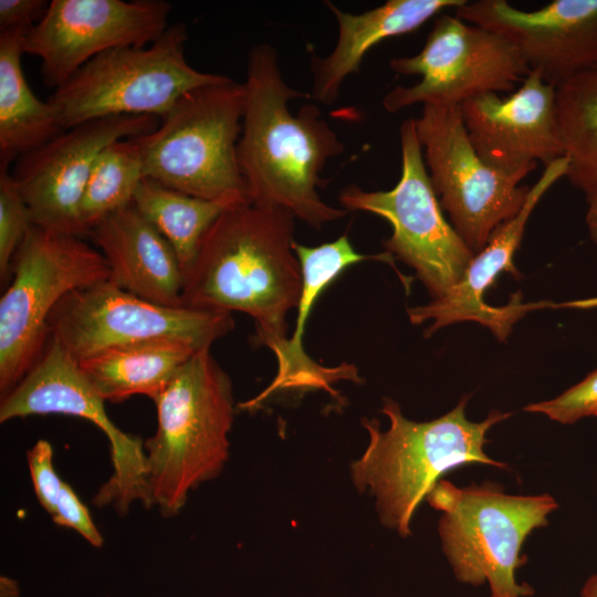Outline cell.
<instances>
[{
    "instance_id": "obj_1",
    "label": "cell",
    "mask_w": 597,
    "mask_h": 597,
    "mask_svg": "<svg viewBox=\"0 0 597 597\" xmlns=\"http://www.w3.org/2000/svg\"><path fill=\"white\" fill-rule=\"evenodd\" d=\"M244 88L237 156L251 203L286 209L315 229L345 217L348 211L326 203L318 193L325 186L322 170L345 146L314 103L292 114L291 101L311 94L285 82L270 44L250 49Z\"/></svg>"
},
{
    "instance_id": "obj_2",
    "label": "cell",
    "mask_w": 597,
    "mask_h": 597,
    "mask_svg": "<svg viewBox=\"0 0 597 597\" xmlns=\"http://www.w3.org/2000/svg\"><path fill=\"white\" fill-rule=\"evenodd\" d=\"M289 210L251 202L223 211L205 233L184 279L182 306L242 312L255 322V343L286 354V315L297 307L303 276Z\"/></svg>"
},
{
    "instance_id": "obj_3",
    "label": "cell",
    "mask_w": 597,
    "mask_h": 597,
    "mask_svg": "<svg viewBox=\"0 0 597 597\" xmlns=\"http://www.w3.org/2000/svg\"><path fill=\"white\" fill-rule=\"evenodd\" d=\"M469 396L446 415L429 421L406 418L398 402L383 398L381 412L389 426L363 418L368 444L349 465L350 478L360 493L375 499L379 521L401 537L411 534L412 517L429 492L447 472L469 463L506 464L484 452L486 433L512 413L491 411L479 422L465 416Z\"/></svg>"
},
{
    "instance_id": "obj_4",
    "label": "cell",
    "mask_w": 597,
    "mask_h": 597,
    "mask_svg": "<svg viewBox=\"0 0 597 597\" xmlns=\"http://www.w3.org/2000/svg\"><path fill=\"white\" fill-rule=\"evenodd\" d=\"M157 429L144 442L146 507L178 514L188 495L217 478L229 458L232 383L210 348L197 350L153 400Z\"/></svg>"
},
{
    "instance_id": "obj_5",
    "label": "cell",
    "mask_w": 597,
    "mask_h": 597,
    "mask_svg": "<svg viewBox=\"0 0 597 597\" xmlns=\"http://www.w3.org/2000/svg\"><path fill=\"white\" fill-rule=\"evenodd\" d=\"M244 104V83L229 76L182 94L137 137L145 177L197 198L250 201L237 156Z\"/></svg>"
},
{
    "instance_id": "obj_6",
    "label": "cell",
    "mask_w": 597,
    "mask_h": 597,
    "mask_svg": "<svg viewBox=\"0 0 597 597\" xmlns=\"http://www.w3.org/2000/svg\"><path fill=\"white\" fill-rule=\"evenodd\" d=\"M442 512L438 532L457 579L473 586L488 582L491 597L533 594L519 585L515 570L524 564L523 543L548 524L558 505L549 494L511 495L500 484L458 488L440 480L426 498Z\"/></svg>"
},
{
    "instance_id": "obj_7",
    "label": "cell",
    "mask_w": 597,
    "mask_h": 597,
    "mask_svg": "<svg viewBox=\"0 0 597 597\" xmlns=\"http://www.w3.org/2000/svg\"><path fill=\"white\" fill-rule=\"evenodd\" d=\"M187 40L186 24L177 22L150 45L116 48L92 59L48 98L63 130L104 117L160 118L189 90L224 80L188 63Z\"/></svg>"
},
{
    "instance_id": "obj_8",
    "label": "cell",
    "mask_w": 597,
    "mask_h": 597,
    "mask_svg": "<svg viewBox=\"0 0 597 597\" xmlns=\"http://www.w3.org/2000/svg\"><path fill=\"white\" fill-rule=\"evenodd\" d=\"M0 300V390L8 394L39 358L49 339L48 321L74 290L109 280L103 254L82 237L33 226L12 264Z\"/></svg>"
},
{
    "instance_id": "obj_9",
    "label": "cell",
    "mask_w": 597,
    "mask_h": 597,
    "mask_svg": "<svg viewBox=\"0 0 597 597\" xmlns=\"http://www.w3.org/2000/svg\"><path fill=\"white\" fill-rule=\"evenodd\" d=\"M401 171L389 190H365L356 185L338 195L346 211H366L384 218L391 235L386 252L416 271L431 300L443 297L463 276L474 253L442 213L431 185L415 118L399 128Z\"/></svg>"
},
{
    "instance_id": "obj_10",
    "label": "cell",
    "mask_w": 597,
    "mask_h": 597,
    "mask_svg": "<svg viewBox=\"0 0 597 597\" xmlns=\"http://www.w3.org/2000/svg\"><path fill=\"white\" fill-rule=\"evenodd\" d=\"M415 125L440 206L476 254L520 212L531 187L520 186L524 176L499 170L478 155L460 105H423Z\"/></svg>"
},
{
    "instance_id": "obj_11",
    "label": "cell",
    "mask_w": 597,
    "mask_h": 597,
    "mask_svg": "<svg viewBox=\"0 0 597 597\" xmlns=\"http://www.w3.org/2000/svg\"><path fill=\"white\" fill-rule=\"evenodd\" d=\"M48 327L50 337L81 362L108 348L160 339L210 348L234 328V320L230 313L159 305L106 280L65 295Z\"/></svg>"
},
{
    "instance_id": "obj_12",
    "label": "cell",
    "mask_w": 597,
    "mask_h": 597,
    "mask_svg": "<svg viewBox=\"0 0 597 597\" xmlns=\"http://www.w3.org/2000/svg\"><path fill=\"white\" fill-rule=\"evenodd\" d=\"M389 67L421 77L415 85L386 93L383 106L389 113L415 104L461 105L479 94L511 92L531 72L505 36L448 13L434 20L419 53L394 57Z\"/></svg>"
},
{
    "instance_id": "obj_13",
    "label": "cell",
    "mask_w": 597,
    "mask_h": 597,
    "mask_svg": "<svg viewBox=\"0 0 597 597\" xmlns=\"http://www.w3.org/2000/svg\"><path fill=\"white\" fill-rule=\"evenodd\" d=\"M80 363L53 337L24 377L4 396L0 422L43 415H66L98 427L111 446L113 472L94 496V504L112 505L125 514L136 501H147L144 442L117 428L107 416Z\"/></svg>"
},
{
    "instance_id": "obj_14",
    "label": "cell",
    "mask_w": 597,
    "mask_h": 597,
    "mask_svg": "<svg viewBox=\"0 0 597 597\" xmlns=\"http://www.w3.org/2000/svg\"><path fill=\"white\" fill-rule=\"evenodd\" d=\"M171 9L165 0H52L23 50L41 60L44 84L57 88L104 52L156 42Z\"/></svg>"
},
{
    "instance_id": "obj_15",
    "label": "cell",
    "mask_w": 597,
    "mask_h": 597,
    "mask_svg": "<svg viewBox=\"0 0 597 597\" xmlns=\"http://www.w3.org/2000/svg\"><path fill=\"white\" fill-rule=\"evenodd\" d=\"M156 116L96 118L66 130L18 158L13 169L32 223L41 229L83 237L80 207L91 170L109 144L151 133Z\"/></svg>"
},
{
    "instance_id": "obj_16",
    "label": "cell",
    "mask_w": 597,
    "mask_h": 597,
    "mask_svg": "<svg viewBox=\"0 0 597 597\" xmlns=\"http://www.w3.org/2000/svg\"><path fill=\"white\" fill-rule=\"evenodd\" d=\"M568 167L566 155L545 167L538 180L530 188L520 212L496 228L486 245L474 254L462 279L443 297L407 308L413 325L429 323L423 331L425 337L455 323L475 322L488 327L499 342H505L513 325L528 312L567 305L549 301L524 303L519 291L511 295L506 305L492 306L484 301V294L503 272L516 280L521 277L514 265V254L521 244L526 222L546 191L566 177Z\"/></svg>"
},
{
    "instance_id": "obj_17",
    "label": "cell",
    "mask_w": 597,
    "mask_h": 597,
    "mask_svg": "<svg viewBox=\"0 0 597 597\" xmlns=\"http://www.w3.org/2000/svg\"><path fill=\"white\" fill-rule=\"evenodd\" d=\"M556 87L531 71L506 97L488 92L460 107L469 138L490 166L526 177L565 156L556 115Z\"/></svg>"
},
{
    "instance_id": "obj_18",
    "label": "cell",
    "mask_w": 597,
    "mask_h": 597,
    "mask_svg": "<svg viewBox=\"0 0 597 597\" xmlns=\"http://www.w3.org/2000/svg\"><path fill=\"white\" fill-rule=\"evenodd\" d=\"M454 14L505 36L555 87L597 63V0H554L531 11L506 0L465 1Z\"/></svg>"
},
{
    "instance_id": "obj_19",
    "label": "cell",
    "mask_w": 597,
    "mask_h": 597,
    "mask_svg": "<svg viewBox=\"0 0 597 597\" xmlns=\"http://www.w3.org/2000/svg\"><path fill=\"white\" fill-rule=\"evenodd\" d=\"M294 252L300 261L303 276L301 297L297 304L295 329L287 339L286 354L273 381L258 396L239 405L242 410L253 411L279 392H307L322 390L334 398V385L341 380L360 383L355 366L343 364L325 367L314 362L304 350L303 335L310 313L324 290L348 266L365 260H376L395 266V258L388 253H358L346 234L317 247H306L294 242Z\"/></svg>"
},
{
    "instance_id": "obj_20",
    "label": "cell",
    "mask_w": 597,
    "mask_h": 597,
    "mask_svg": "<svg viewBox=\"0 0 597 597\" xmlns=\"http://www.w3.org/2000/svg\"><path fill=\"white\" fill-rule=\"evenodd\" d=\"M88 235L113 283L149 302L182 306L184 275L176 252L133 203L105 217Z\"/></svg>"
},
{
    "instance_id": "obj_21",
    "label": "cell",
    "mask_w": 597,
    "mask_h": 597,
    "mask_svg": "<svg viewBox=\"0 0 597 597\" xmlns=\"http://www.w3.org/2000/svg\"><path fill=\"white\" fill-rule=\"evenodd\" d=\"M467 0H388L360 12L343 11L332 2L327 8L337 22V41L325 57L311 59V98L331 105L339 97L344 81L358 73L365 55L381 41L413 32L429 19Z\"/></svg>"
},
{
    "instance_id": "obj_22",
    "label": "cell",
    "mask_w": 597,
    "mask_h": 597,
    "mask_svg": "<svg viewBox=\"0 0 597 597\" xmlns=\"http://www.w3.org/2000/svg\"><path fill=\"white\" fill-rule=\"evenodd\" d=\"M29 31H0V167L43 146L63 132L53 105L39 100L23 70Z\"/></svg>"
},
{
    "instance_id": "obj_23",
    "label": "cell",
    "mask_w": 597,
    "mask_h": 597,
    "mask_svg": "<svg viewBox=\"0 0 597 597\" xmlns=\"http://www.w3.org/2000/svg\"><path fill=\"white\" fill-rule=\"evenodd\" d=\"M197 350L182 341L160 339L108 348L78 363L104 401L135 395L154 400Z\"/></svg>"
},
{
    "instance_id": "obj_24",
    "label": "cell",
    "mask_w": 597,
    "mask_h": 597,
    "mask_svg": "<svg viewBox=\"0 0 597 597\" xmlns=\"http://www.w3.org/2000/svg\"><path fill=\"white\" fill-rule=\"evenodd\" d=\"M248 199L226 197L207 200L168 188L145 177L133 200L137 210L165 237L178 258L185 276L189 272L200 242L219 216Z\"/></svg>"
},
{
    "instance_id": "obj_25",
    "label": "cell",
    "mask_w": 597,
    "mask_h": 597,
    "mask_svg": "<svg viewBox=\"0 0 597 597\" xmlns=\"http://www.w3.org/2000/svg\"><path fill=\"white\" fill-rule=\"evenodd\" d=\"M556 115L569 159L566 177L586 195L597 189V63L556 86Z\"/></svg>"
},
{
    "instance_id": "obj_26",
    "label": "cell",
    "mask_w": 597,
    "mask_h": 597,
    "mask_svg": "<svg viewBox=\"0 0 597 597\" xmlns=\"http://www.w3.org/2000/svg\"><path fill=\"white\" fill-rule=\"evenodd\" d=\"M137 137L116 140L97 156L80 207L85 234L108 214L133 203L135 192L145 178Z\"/></svg>"
},
{
    "instance_id": "obj_27",
    "label": "cell",
    "mask_w": 597,
    "mask_h": 597,
    "mask_svg": "<svg viewBox=\"0 0 597 597\" xmlns=\"http://www.w3.org/2000/svg\"><path fill=\"white\" fill-rule=\"evenodd\" d=\"M33 227L29 208L8 168L0 167V277L8 281L14 256Z\"/></svg>"
},
{
    "instance_id": "obj_28",
    "label": "cell",
    "mask_w": 597,
    "mask_h": 597,
    "mask_svg": "<svg viewBox=\"0 0 597 597\" xmlns=\"http://www.w3.org/2000/svg\"><path fill=\"white\" fill-rule=\"evenodd\" d=\"M524 410L545 415L563 425H572L587 417H597V368L557 397L530 404Z\"/></svg>"
},
{
    "instance_id": "obj_29",
    "label": "cell",
    "mask_w": 597,
    "mask_h": 597,
    "mask_svg": "<svg viewBox=\"0 0 597 597\" xmlns=\"http://www.w3.org/2000/svg\"><path fill=\"white\" fill-rule=\"evenodd\" d=\"M28 465L38 501L52 515L64 481L54 469L51 443L39 440L28 452Z\"/></svg>"
},
{
    "instance_id": "obj_30",
    "label": "cell",
    "mask_w": 597,
    "mask_h": 597,
    "mask_svg": "<svg viewBox=\"0 0 597 597\" xmlns=\"http://www.w3.org/2000/svg\"><path fill=\"white\" fill-rule=\"evenodd\" d=\"M55 524L70 527L81 534L91 545L103 546V536L94 524L87 507L70 484H63L53 514Z\"/></svg>"
},
{
    "instance_id": "obj_31",
    "label": "cell",
    "mask_w": 597,
    "mask_h": 597,
    "mask_svg": "<svg viewBox=\"0 0 597 597\" xmlns=\"http://www.w3.org/2000/svg\"><path fill=\"white\" fill-rule=\"evenodd\" d=\"M44 0H0V31H30L44 15Z\"/></svg>"
},
{
    "instance_id": "obj_32",
    "label": "cell",
    "mask_w": 597,
    "mask_h": 597,
    "mask_svg": "<svg viewBox=\"0 0 597 597\" xmlns=\"http://www.w3.org/2000/svg\"><path fill=\"white\" fill-rule=\"evenodd\" d=\"M586 226L591 241L597 247V189L586 195Z\"/></svg>"
},
{
    "instance_id": "obj_33",
    "label": "cell",
    "mask_w": 597,
    "mask_h": 597,
    "mask_svg": "<svg viewBox=\"0 0 597 597\" xmlns=\"http://www.w3.org/2000/svg\"><path fill=\"white\" fill-rule=\"evenodd\" d=\"M0 597H20L18 583L7 576H1Z\"/></svg>"
},
{
    "instance_id": "obj_34",
    "label": "cell",
    "mask_w": 597,
    "mask_h": 597,
    "mask_svg": "<svg viewBox=\"0 0 597 597\" xmlns=\"http://www.w3.org/2000/svg\"><path fill=\"white\" fill-rule=\"evenodd\" d=\"M582 597H597V574L589 577L582 589Z\"/></svg>"
}]
</instances>
